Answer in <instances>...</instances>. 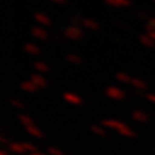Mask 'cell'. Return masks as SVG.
Wrapping results in <instances>:
<instances>
[{"instance_id":"9","label":"cell","mask_w":155,"mask_h":155,"mask_svg":"<svg viewBox=\"0 0 155 155\" xmlns=\"http://www.w3.org/2000/svg\"><path fill=\"white\" fill-rule=\"evenodd\" d=\"M70 21H71V25H74V26H80L81 22H83V19L79 18V17H76V16H74V17H71Z\"/></svg>"},{"instance_id":"3","label":"cell","mask_w":155,"mask_h":155,"mask_svg":"<svg viewBox=\"0 0 155 155\" xmlns=\"http://www.w3.org/2000/svg\"><path fill=\"white\" fill-rule=\"evenodd\" d=\"M31 34L34 35V38L39 39V40H47L48 39V32L47 30L43 28V26H35L31 28Z\"/></svg>"},{"instance_id":"13","label":"cell","mask_w":155,"mask_h":155,"mask_svg":"<svg viewBox=\"0 0 155 155\" xmlns=\"http://www.w3.org/2000/svg\"><path fill=\"white\" fill-rule=\"evenodd\" d=\"M154 2H155V0H154Z\"/></svg>"},{"instance_id":"7","label":"cell","mask_w":155,"mask_h":155,"mask_svg":"<svg viewBox=\"0 0 155 155\" xmlns=\"http://www.w3.org/2000/svg\"><path fill=\"white\" fill-rule=\"evenodd\" d=\"M23 49H25V52H27L28 54H32V56H36L40 53V48H39L36 44H34V43H26L25 47H23Z\"/></svg>"},{"instance_id":"6","label":"cell","mask_w":155,"mask_h":155,"mask_svg":"<svg viewBox=\"0 0 155 155\" xmlns=\"http://www.w3.org/2000/svg\"><path fill=\"white\" fill-rule=\"evenodd\" d=\"M140 41H141V44L147 47V48H154L155 47V40H153V38L149 35V34H142V35H140Z\"/></svg>"},{"instance_id":"5","label":"cell","mask_w":155,"mask_h":155,"mask_svg":"<svg viewBox=\"0 0 155 155\" xmlns=\"http://www.w3.org/2000/svg\"><path fill=\"white\" fill-rule=\"evenodd\" d=\"M105 3L113 8H127L130 5V0H105Z\"/></svg>"},{"instance_id":"4","label":"cell","mask_w":155,"mask_h":155,"mask_svg":"<svg viewBox=\"0 0 155 155\" xmlns=\"http://www.w3.org/2000/svg\"><path fill=\"white\" fill-rule=\"evenodd\" d=\"M84 28L87 30H91V31H98L100 30V25L98 22L94 21V19H91V18H84L83 22H81Z\"/></svg>"},{"instance_id":"11","label":"cell","mask_w":155,"mask_h":155,"mask_svg":"<svg viewBox=\"0 0 155 155\" xmlns=\"http://www.w3.org/2000/svg\"><path fill=\"white\" fill-rule=\"evenodd\" d=\"M147 34L153 38V40H155V30H151V31H147Z\"/></svg>"},{"instance_id":"10","label":"cell","mask_w":155,"mask_h":155,"mask_svg":"<svg viewBox=\"0 0 155 155\" xmlns=\"http://www.w3.org/2000/svg\"><path fill=\"white\" fill-rule=\"evenodd\" d=\"M35 67H36L38 70H40V71H47L48 70V66L44 64V62H36Z\"/></svg>"},{"instance_id":"1","label":"cell","mask_w":155,"mask_h":155,"mask_svg":"<svg viewBox=\"0 0 155 155\" xmlns=\"http://www.w3.org/2000/svg\"><path fill=\"white\" fill-rule=\"evenodd\" d=\"M64 35L66 39L72 41H79L81 38H83V30L79 27V26H74V25H70L67 26L65 30H64Z\"/></svg>"},{"instance_id":"8","label":"cell","mask_w":155,"mask_h":155,"mask_svg":"<svg viewBox=\"0 0 155 155\" xmlns=\"http://www.w3.org/2000/svg\"><path fill=\"white\" fill-rule=\"evenodd\" d=\"M67 60H69L70 62H72V64H80V62H81L80 57L76 56V54H74V53H70V54L67 56Z\"/></svg>"},{"instance_id":"12","label":"cell","mask_w":155,"mask_h":155,"mask_svg":"<svg viewBox=\"0 0 155 155\" xmlns=\"http://www.w3.org/2000/svg\"><path fill=\"white\" fill-rule=\"evenodd\" d=\"M51 2L56 3V4H64V3H65V0H51Z\"/></svg>"},{"instance_id":"2","label":"cell","mask_w":155,"mask_h":155,"mask_svg":"<svg viewBox=\"0 0 155 155\" xmlns=\"http://www.w3.org/2000/svg\"><path fill=\"white\" fill-rule=\"evenodd\" d=\"M34 19L39 23V26H51L52 25V21H51V18L47 16L45 13H43V12H36V13H34Z\"/></svg>"}]
</instances>
